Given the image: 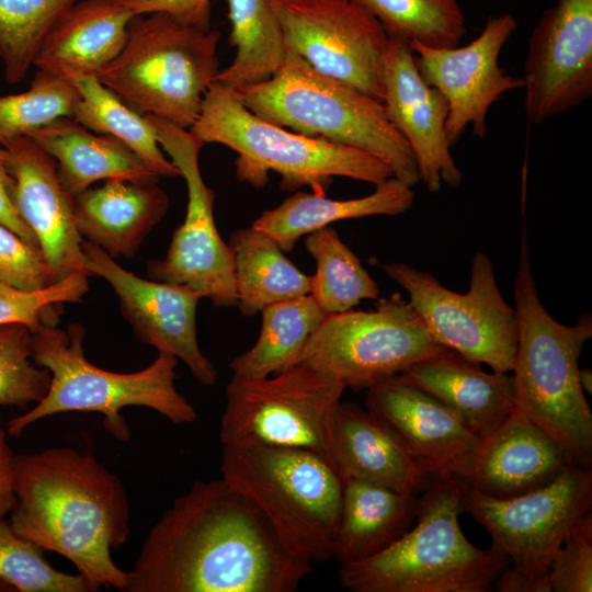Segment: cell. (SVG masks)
<instances>
[{
  "mask_svg": "<svg viewBox=\"0 0 592 592\" xmlns=\"http://www.w3.org/2000/svg\"><path fill=\"white\" fill-rule=\"evenodd\" d=\"M492 590L498 592H551L548 574L533 578L509 563L496 578Z\"/></svg>",
  "mask_w": 592,
  "mask_h": 592,
  "instance_id": "cell-46",
  "label": "cell"
},
{
  "mask_svg": "<svg viewBox=\"0 0 592 592\" xmlns=\"http://www.w3.org/2000/svg\"><path fill=\"white\" fill-rule=\"evenodd\" d=\"M365 409L397 436L430 478H457L480 443L452 409L400 374L367 387Z\"/></svg>",
  "mask_w": 592,
  "mask_h": 592,
  "instance_id": "cell-19",
  "label": "cell"
},
{
  "mask_svg": "<svg viewBox=\"0 0 592 592\" xmlns=\"http://www.w3.org/2000/svg\"><path fill=\"white\" fill-rule=\"evenodd\" d=\"M78 98L69 80L37 70L30 89L0 96V145L59 117H71Z\"/></svg>",
  "mask_w": 592,
  "mask_h": 592,
  "instance_id": "cell-38",
  "label": "cell"
},
{
  "mask_svg": "<svg viewBox=\"0 0 592 592\" xmlns=\"http://www.w3.org/2000/svg\"><path fill=\"white\" fill-rule=\"evenodd\" d=\"M400 375L452 409L480 440L514 411L513 377L485 372L480 364L447 350Z\"/></svg>",
  "mask_w": 592,
  "mask_h": 592,
  "instance_id": "cell-26",
  "label": "cell"
},
{
  "mask_svg": "<svg viewBox=\"0 0 592 592\" xmlns=\"http://www.w3.org/2000/svg\"><path fill=\"white\" fill-rule=\"evenodd\" d=\"M231 90L267 122L362 150L383 160L395 178L411 186L420 182L413 152L383 102L318 72L289 48L273 77Z\"/></svg>",
  "mask_w": 592,
  "mask_h": 592,
  "instance_id": "cell-6",
  "label": "cell"
},
{
  "mask_svg": "<svg viewBox=\"0 0 592 592\" xmlns=\"http://www.w3.org/2000/svg\"><path fill=\"white\" fill-rule=\"evenodd\" d=\"M84 334L83 326L77 322L66 329L42 325L32 332V358L49 371L50 385L41 401L8 421L10 435L20 436L30 425L57 413L96 412L103 414L109 434L127 442L130 430L122 409L129 406L150 408L178 425L195 422V408L175 388L177 357L158 352V357L138 372H109L87 360Z\"/></svg>",
  "mask_w": 592,
  "mask_h": 592,
  "instance_id": "cell-5",
  "label": "cell"
},
{
  "mask_svg": "<svg viewBox=\"0 0 592 592\" xmlns=\"http://www.w3.org/2000/svg\"><path fill=\"white\" fill-rule=\"evenodd\" d=\"M31 340L32 331L25 325L0 326V407L25 410L48 391L50 373L34 363Z\"/></svg>",
  "mask_w": 592,
  "mask_h": 592,
  "instance_id": "cell-39",
  "label": "cell"
},
{
  "mask_svg": "<svg viewBox=\"0 0 592 592\" xmlns=\"http://www.w3.org/2000/svg\"><path fill=\"white\" fill-rule=\"evenodd\" d=\"M146 116L187 187L185 218L173 231L164 258L148 263V277L185 285L216 307L237 306L234 252L218 232L213 214L215 193L200 170V151L205 143L189 129Z\"/></svg>",
  "mask_w": 592,
  "mask_h": 592,
  "instance_id": "cell-13",
  "label": "cell"
},
{
  "mask_svg": "<svg viewBox=\"0 0 592 592\" xmlns=\"http://www.w3.org/2000/svg\"><path fill=\"white\" fill-rule=\"evenodd\" d=\"M571 462L549 434L515 408L480 440L457 479L483 496L510 499L550 483Z\"/></svg>",
  "mask_w": 592,
  "mask_h": 592,
  "instance_id": "cell-22",
  "label": "cell"
},
{
  "mask_svg": "<svg viewBox=\"0 0 592 592\" xmlns=\"http://www.w3.org/2000/svg\"><path fill=\"white\" fill-rule=\"evenodd\" d=\"M136 15L166 13L183 24L210 30V0H130Z\"/></svg>",
  "mask_w": 592,
  "mask_h": 592,
  "instance_id": "cell-43",
  "label": "cell"
},
{
  "mask_svg": "<svg viewBox=\"0 0 592 592\" xmlns=\"http://www.w3.org/2000/svg\"><path fill=\"white\" fill-rule=\"evenodd\" d=\"M465 486L430 478L418 496L415 524L380 553L340 565L339 581L353 592H489L511 563L496 545L474 546L459 525Z\"/></svg>",
  "mask_w": 592,
  "mask_h": 592,
  "instance_id": "cell-4",
  "label": "cell"
},
{
  "mask_svg": "<svg viewBox=\"0 0 592 592\" xmlns=\"http://www.w3.org/2000/svg\"><path fill=\"white\" fill-rule=\"evenodd\" d=\"M311 571L225 479L198 480L148 532L128 592H293Z\"/></svg>",
  "mask_w": 592,
  "mask_h": 592,
  "instance_id": "cell-1",
  "label": "cell"
},
{
  "mask_svg": "<svg viewBox=\"0 0 592 592\" xmlns=\"http://www.w3.org/2000/svg\"><path fill=\"white\" fill-rule=\"evenodd\" d=\"M79 93L71 118L86 128L113 136L138 153L159 177H177L179 170L168 159L148 117L105 87L94 75L69 80Z\"/></svg>",
  "mask_w": 592,
  "mask_h": 592,
  "instance_id": "cell-33",
  "label": "cell"
},
{
  "mask_svg": "<svg viewBox=\"0 0 592 592\" xmlns=\"http://www.w3.org/2000/svg\"><path fill=\"white\" fill-rule=\"evenodd\" d=\"M134 16L130 0H80L50 29L34 66L66 80L95 76L124 48Z\"/></svg>",
  "mask_w": 592,
  "mask_h": 592,
  "instance_id": "cell-23",
  "label": "cell"
},
{
  "mask_svg": "<svg viewBox=\"0 0 592 592\" xmlns=\"http://www.w3.org/2000/svg\"><path fill=\"white\" fill-rule=\"evenodd\" d=\"M382 102L389 121L409 144L425 189L436 193L442 183L459 186L463 174L445 134L447 100L423 80L412 49L398 37L389 36Z\"/></svg>",
  "mask_w": 592,
  "mask_h": 592,
  "instance_id": "cell-20",
  "label": "cell"
},
{
  "mask_svg": "<svg viewBox=\"0 0 592 592\" xmlns=\"http://www.w3.org/2000/svg\"><path fill=\"white\" fill-rule=\"evenodd\" d=\"M344 389L338 379L304 363L264 378L232 377L226 387L220 442L328 453Z\"/></svg>",
  "mask_w": 592,
  "mask_h": 592,
  "instance_id": "cell-10",
  "label": "cell"
},
{
  "mask_svg": "<svg viewBox=\"0 0 592 592\" xmlns=\"http://www.w3.org/2000/svg\"><path fill=\"white\" fill-rule=\"evenodd\" d=\"M237 306L243 316L269 305L310 294L304 274L266 235L250 226L231 234Z\"/></svg>",
  "mask_w": 592,
  "mask_h": 592,
  "instance_id": "cell-30",
  "label": "cell"
},
{
  "mask_svg": "<svg viewBox=\"0 0 592 592\" xmlns=\"http://www.w3.org/2000/svg\"><path fill=\"white\" fill-rule=\"evenodd\" d=\"M0 581L20 592H94L100 587L79 573L55 569L44 550L0 519Z\"/></svg>",
  "mask_w": 592,
  "mask_h": 592,
  "instance_id": "cell-37",
  "label": "cell"
},
{
  "mask_svg": "<svg viewBox=\"0 0 592 592\" xmlns=\"http://www.w3.org/2000/svg\"><path fill=\"white\" fill-rule=\"evenodd\" d=\"M400 293L378 298L374 310L326 315L298 363L353 389L397 375L446 352Z\"/></svg>",
  "mask_w": 592,
  "mask_h": 592,
  "instance_id": "cell-11",
  "label": "cell"
},
{
  "mask_svg": "<svg viewBox=\"0 0 592 592\" xmlns=\"http://www.w3.org/2000/svg\"><path fill=\"white\" fill-rule=\"evenodd\" d=\"M56 162L59 180L73 197L100 180L157 183L158 173L119 139L59 117L26 134Z\"/></svg>",
  "mask_w": 592,
  "mask_h": 592,
  "instance_id": "cell-27",
  "label": "cell"
},
{
  "mask_svg": "<svg viewBox=\"0 0 592 592\" xmlns=\"http://www.w3.org/2000/svg\"><path fill=\"white\" fill-rule=\"evenodd\" d=\"M168 206V195L157 183L118 179L72 197L79 235L111 258H133Z\"/></svg>",
  "mask_w": 592,
  "mask_h": 592,
  "instance_id": "cell-25",
  "label": "cell"
},
{
  "mask_svg": "<svg viewBox=\"0 0 592 592\" xmlns=\"http://www.w3.org/2000/svg\"><path fill=\"white\" fill-rule=\"evenodd\" d=\"M14 454L0 424V519L10 515L15 505Z\"/></svg>",
  "mask_w": 592,
  "mask_h": 592,
  "instance_id": "cell-45",
  "label": "cell"
},
{
  "mask_svg": "<svg viewBox=\"0 0 592 592\" xmlns=\"http://www.w3.org/2000/svg\"><path fill=\"white\" fill-rule=\"evenodd\" d=\"M579 382L583 391L592 394V372L590 368H579Z\"/></svg>",
  "mask_w": 592,
  "mask_h": 592,
  "instance_id": "cell-47",
  "label": "cell"
},
{
  "mask_svg": "<svg viewBox=\"0 0 592 592\" xmlns=\"http://www.w3.org/2000/svg\"><path fill=\"white\" fill-rule=\"evenodd\" d=\"M229 43L236 48L230 65L214 81L236 89L265 81L284 65L288 47L273 0H226Z\"/></svg>",
  "mask_w": 592,
  "mask_h": 592,
  "instance_id": "cell-31",
  "label": "cell"
},
{
  "mask_svg": "<svg viewBox=\"0 0 592 592\" xmlns=\"http://www.w3.org/2000/svg\"><path fill=\"white\" fill-rule=\"evenodd\" d=\"M0 283L37 291L55 282L41 249L0 224Z\"/></svg>",
  "mask_w": 592,
  "mask_h": 592,
  "instance_id": "cell-42",
  "label": "cell"
},
{
  "mask_svg": "<svg viewBox=\"0 0 592 592\" xmlns=\"http://www.w3.org/2000/svg\"><path fill=\"white\" fill-rule=\"evenodd\" d=\"M220 471L295 554L311 565L332 558L344 479L328 453L224 446Z\"/></svg>",
  "mask_w": 592,
  "mask_h": 592,
  "instance_id": "cell-8",
  "label": "cell"
},
{
  "mask_svg": "<svg viewBox=\"0 0 592 592\" xmlns=\"http://www.w3.org/2000/svg\"><path fill=\"white\" fill-rule=\"evenodd\" d=\"M0 224L14 231L27 242L38 247L36 237L22 219L14 205L13 179L10 174L2 146H0Z\"/></svg>",
  "mask_w": 592,
  "mask_h": 592,
  "instance_id": "cell-44",
  "label": "cell"
},
{
  "mask_svg": "<svg viewBox=\"0 0 592 592\" xmlns=\"http://www.w3.org/2000/svg\"><path fill=\"white\" fill-rule=\"evenodd\" d=\"M82 252L84 271L112 286L139 341L181 360L202 385H214L217 369L197 341L196 309L202 296L185 285L139 277L84 239Z\"/></svg>",
  "mask_w": 592,
  "mask_h": 592,
  "instance_id": "cell-18",
  "label": "cell"
},
{
  "mask_svg": "<svg viewBox=\"0 0 592 592\" xmlns=\"http://www.w3.org/2000/svg\"><path fill=\"white\" fill-rule=\"evenodd\" d=\"M375 186L372 194L351 200L296 192L278 206L264 210L251 226L270 237L284 252H291L301 237L334 221L396 216L408 212L414 203L413 186L395 177Z\"/></svg>",
  "mask_w": 592,
  "mask_h": 592,
  "instance_id": "cell-29",
  "label": "cell"
},
{
  "mask_svg": "<svg viewBox=\"0 0 592 592\" xmlns=\"http://www.w3.org/2000/svg\"><path fill=\"white\" fill-rule=\"evenodd\" d=\"M592 468L571 462L550 483L510 499L467 489L463 511L489 533L511 563L533 578L547 576L553 557L592 512Z\"/></svg>",
  "mask_w": 592,
  "mask_h": 592,
  "instance_id": "cell-14",
  "label": "cell"
},
{
  "mask_svg": "<svg viewBox=\"0 0 592 592\" xmlns=\"http://www.w3.org/2000/svg\"><path fill=\"white\" fill-rule=\"evenodd\" d=\"M88 276L86 271H78L37 291L0 283V326L22 323L35 332L42 325H57L59 307L80 301L88 292Z\"/></svg>",
  "mask_w": 592,
  "mask_h": 592,
  "instance_id": "cell-40",
  "label": "cell"
},
{
  "mask_svg": "<svg viewBox=\"0 0 592 592\" xmlns=\"http://www.w3.org/2000/svg\"><path fill=\"white\" fill-rule=\"evenodd\" d=\"M220 33L155 12L136 15L127 42L96 78L130 107L184 129L196 121L219 72Z\"/></svg>",
  "mask_w": 592,
  "mask_h": 592,
  "instance_id": "cell-9",
  "label": "cell"
},
{
  "mask_svg": "<svg viewBox=\"0 0 592 592\" xmlns=\"http://www.w3.org/2000/svg\"><path fill=\"white\" fill-rule=\"evenodd\" d=\"M526 117L540 124L592 95V0H557L527 43L523 65Z\"/></svg>",
  "mask_w": 592,
  "mask_h": 592,
  "instance_id": "cell-17",
  "label": "cell"
},
{
  "mask_svg": "<svg viewBox=\"0 0 592 592\" xmlns=\"http://www.w3.org/2000/svg\"><path fill=\"white\" fill-rule=\"evenodd\" d=\"M551 592L592 591V512L584 515L553 557Z\"/></svg>",
  "mask_w": 592,
  "mask_h": 592,
  "instance_id": "cell-41",
  "label": "cell"
},
{
  "mask_svg": "<svg viewBox=\"0 0 592 592\" xmlns=\"http://www.w3.org/2000/svg\"><path fill=\"white\" fill-rule=\"evenodd\" d=\"M511 13L490 16L480 34L463 47L434 48L418 42L409 44L423 80L447 100L445 134L451 147L467 127L483 139L487 113L504 93L523 88L521 77L505 73L500 53L517 27Z\"/></svg>",
  "mask_w": 592,
  "mask_h": 592,
  "instance_id": "cell-16",
  "label": "cell"
},
{
  "mask_svg": "<svg viewBox=\"0 0 592 592\" xmlns=\"http://www.w3.org/2000/svg\"><path fill=\"white\" fill-rule=\"evenodd\" d=\"M418 496L358 479H344L332 540L340 565L369 558L400 538L414 523Z\"/></svg>",
  "mask_w": 592,
  "mask_h": 592,
  "instance_id": "cell-28",
  "label": "cell"
},
{
  "mask_svg": "<svg viewBox=\"0 0 592 592\" xmlns=\"http://www.w3.org/2000/svg\"><path fill=\"white\" fill-rule=\"evenodd\" d=\"M189 130L205 144L216 143L236 151L238 179L257 187L266 183L269 171L282 175L286 190L308 185L316 194H325L333 177L374 185L394 177L391 169L373 155L261 118L217 81L207 88Z\"/></svg>",
  "mask_w": 592,
  "mask_h": 592,
  "instance_id": "cell-7",
  "label": "cell"
},
{
  "mask_svg": "<svg viewBox=\"0 0 592 592\" xmlns=\"http://www.w3.org/2000/svg\"><path fill=\"white\" fill-rule=\"evenodd\" d=\"M328 453L343 479L369 481L415 496L430 480L397 436L354 402L338 405Z\"/></svg>",
  "mask_w": 592,
  "mask_h": 592,
  "instance_id": "cell-24",
  "label": "cell"
},
{
  "mask_svg": "<svg viewBox=\"0 0 592 592\" xmlns=\"http://www.w3.org/2000/svg\"><path fill=\"white\" fill-rule=\"evenodd\" d=\"M379 265L407 292L435 341L496 373L512 372L519 339L516 315L502 297L493 263L485 252L473 257L465 294L448 289L431 273L408 263Z\"/></svg>",
  "mask_w": 592,
  "mask_h": 592,
  "instance_id": "cell-12",
  "label": "cell"
},
{
  "mask_svg": "<svg viewBox=\"0 0 592 592\" xmlns=\"http://www.w3.org/2000/svg\"><path fill=\"white\" fill-rule=\"evenodd\" d=\"M513 294L519 327L512 368L515 406L572 462L592 468V412L579 382V357L592 338V315L583 314L568 326L548 314L532 271L525 230Z\"/></svg>",
  "mask_w": 592,
  "mask_h": 592,
  "instance_id": "cell-3",
  "label": "cell"
},
{
  "mask_svg": "<svg viewBox=\"0 0 592 592\" xmlns=\"http://www.w3.org/2000/svg\"><path fill=\"white\" fill-rule=\"evenodd\" d=\"M286 45L318 72L379 101L389 36L352 0H273Z\"/></svg>",
  "mask_w": 592,
  "mask_h": 592,
  "instance_id": "cell-15",
  "label": "cell"
},
{
  "mask_svg": "<svg viewBox=\"0 0 592 592\" xmlns=\"http://www.w3.org/2000/svg\"><path fill=\"white\" fill-rule=\"evenodd\" d=\"M260 312L257 342L230 362L232 377L264 378L294 366L326 316L310 294L269 305Z\"/></svg>",
  "mask_w": 592,
  "mask_h": 592,
  "instance_id": "cell-32",
  "label": "cell"
},
{
  "mask_svg": "<svg viewBox=\"0 0 592 592\" xmlns=\"http://www.w3.org/2000/svg\"><path fill=\"white\" fill-rule=\"evenodd\" d=\"M13 466L16 501L9 522L14 532L61 555L100 588L125 590L127 571L112 558L130 531L121 479L90 451L68 446L14 455Z\"/></svg>",
  "mask_w": 592,
  "mask_h": 592,
  "instance_id": "cell-2",
  "label": "cell"
},
{
  "mask_svg": "<svg viewBox=\"0 0 592 592\" xmlns=\"http://www.w3.org/2000/svg\"><path fill=\"white\" fill-rule=\"evenodd\" d=\"M78 1L0 0V62L8 83L26 77L50 29Z\"/></svg>",
  "mask_w": 592,
  "mask_h": 592,
  "instance_id": "cell-36",
  "label": "cell"
},
{
  "mask_svg": "<svg viewBox=\"0 0 592 592\" xmlns=\"http://www.w3.org/2000/svg\"><path fill=\"white\" fill-rule=\"evenodd\" d=\"M369 12L388 36L408 44L455 47L466 35V18L458 0H352Z\"/></svg>",
  "mask_w": 592,
  "mask_h": 592,
  "instance_id": "cell-35",
  "label": "cell"
},
{
  "mask_svg": "<svg viewBox=\"0 0 592 592\" xmlns=\"http://www.w3.org/2000/svg\"><path fill=\"white\" fill-rule=\"evenodd\" d=\"M0 146L13 179L16 210L36 237L55 282L84 271L72 196L59 180L55 160L27 135Z\"/></svg>",
  "mask_w": 592,
  "mask_h": 592,
  "instance_id": "cell-21",
  "label": "cell"
},
{
  "mask_svg": "<svg viewBox=\"0 0 592 592\" xmlns=\"http://www.w3.org/2000/svg\"><path fill=\"white\" fill-rule=\"evenodd\" d=\"M305 248L317 263L310 295L326 315L348 311L363 299L379 298L377 283L334 228L308 234Z\"/></svg>",
  "mask_w": 592,
  "mask_h": 592,
  "instance_id": "cell-34",
  "label": "cell"
}]
</instances>
